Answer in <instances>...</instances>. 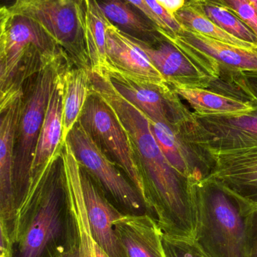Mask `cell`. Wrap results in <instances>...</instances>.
<instances>
[{
	"label": "cell",
	"instance_id": "20",
	"mask_svg": "<svg viewBox=\"0 0 257 257\" xmlns=\"http://www.w3.org/2000/svg\"><path fill=\"white\" fill-rule=\"evenodd\" d=\"M63 139L79 120L81 111L91 93L90 69L68 66L63 75Z\"/></svg>",
	"mask_w": 257,
	"mask_h": 257
},
{
	"label": "cell",
	"instance_id": "19",
	"mask_svg": "<svg viewBox=\"0 0 257 257\" xmlns=\"http://www.w3.org/2000/svg\"><path fill=\"white\" fill-rule=\"evenodd\" d=\"M127 257H165L162 231L151 216H123L114 223Z\"/></svg>",
	"mask_w": 257,
	"mask_h": 257
},
{
	"label": "cell",
	"instance_id": "35",
	"mask_svg": "<svg viewBox=\"0 0 257 257\" xmlns=\"http://www.w3.org/2000/svg\"><path fill=\"white\" fill-rule=\"evenodd\" d=\"M0 257H10V245L0 220Z\"/></svg>",
	"mask_w": 257,
	"mask_h": 257
},
{
	"label": "cell",
	"instance_id": "31",
	"mask_svg": "<svg viewBox=\"0 0 257 257\" xmlns=\"http://www.w3.org/2000/svg\"><path fill=\"white\" fill-rule=\"evenodd\" d=\"M247 250L249 257H257V208L249 214L247 221Z\"/></svg>",
	"mask_w": 257,
	"mask_h": 257
},
{
	"label": "cell",
	"instance_id": "23",
	"mask_svg": "<svg viewBox=\"0 0 257 257\" xmlns=\"http://www.w3.org/2000/svg\"><path fill=\"white\" fill-rule=\"evenodd\" d=\"M99 5L108 21L120 30L128 31L127 34L140 39L148 37L155 42L161 39L157 26L136 12L125 0H101Z\"/></svg>",
	"mask_w": 257,
	"mask_h": 257
},
{
	"label": "cell",
	"instance_id": "15",
	"mask_svg": "<svg viewBox=\"0 0 257 257\" xmlns=\"http://www.w3.org/2000/svg\"><path fill=\"white\" fill-rule=\"evenodd\" d=\"M80 178L90 232L95 242L109 257H127L114 226L116 220L123 216L111 205L97 183L81 167Z\"/></svg>",
	"mask_w": 257,
	"mask_h": 257
},
{
	"label": "cell",
	"instance_id": "2",
	"mask_svg": "<svg viewBox=\"0 0 257 257\" xmlns=\"http://www.w3.org/2000/svg\"><path fill=\"white\" fill-rule=\"evenodd\" d=\"M78 243L60 152L30 188L20 211L10 257H75Z\"/></svg>",
	"mask_w": 257,
	"mask_h": 257
},
{
	"label": "cell",
	"instance_id": "18",
	"mask_svg": "<svg viewBox=\"0 0 257 257\" xmlns=\"http://www.w3.org/2000/svg\"><path fill=\"white\" fill-rule=\"evenodd\" d=\"M68 66L57 77L50 97L32 164L30 188L37 182L51 160L61 152L64 145L63 139V75Z\"/></svg>",
	"mask_w": 257,
	"mask_h": 257
},
{
	"label": "cell",
	"instance_id": "22",
	"mask_svg": "<svg viewBox=\"0 0 257 257\" xmlns=\"http://www.w3.org/2000/svg\"><path fill=\"white\" fill-rule=\"evenodd\" d=\"M84 1V34L90 60V70L100 72L108 67L106 29L108 18L99 7L98 0Z\"/></svg>",
	"mask_w": 257,
	"mask_h": 257
},
{
	"label": "cell",
	"instance_id": "1",
	"mask_svg": "<svg viewBox=\"0 0 257 257\" xmlns=\"http://www.w3.org/2000/svg\"><path fill=\"white\" fill-rule=\"evenodd\" d=\"M91 88L112 108L128 139L144 179L145 202L162 233L194 238V184L169 164L151 130L146 114L125 99L102 72L90 70Z\"/></svg>",
	"mask_w": 257,
	"mask_h": 257
},
{
	"label": "cell",
	"instance_id": "10",
	"mask_svg": "<svg viewBox=\"0 0 257 257\" xmlns=\"http://www.w3.org/2000/svg\"><path fill=\"white\" fill-rule=\"evenodd\" d=\"M161 39L154 46L131 36L172 88H209L215 81L205 62L191 47L174 34L157 27Z\"/></svg>",
	"mask_w": 257,
	"mask_h": 257
},
{
	"label": "cell",
	"instance_id": "17",
	"mask_svg": "<svg viewBox=\"0 0 257 257\" xmlns=\"http://www.w3.org/2000/svg\"><path fill=\"white\" fill-rule=\"evenodd\" d=\"M174 35L205 57L220 72V76L257 72V49L235 46L184 28Z\"/></svg>",
	"mask_w": 257,
	"mask_h": 257
},
{
	"label": "cell",
	"instance_id": "28",
	"mask_svg": "<svg viewBox=\"0 0 257 257\" xmlns=\"http://www.w3.org/2000/svg\"><path fill=\"white\" fill-rule=\"evenodd\" d=\"M233 12L257 37V10L247 0H214Z\"/></svg>",
	"mask_w": 257,
	"mask_h": 257
},
{
	"label": "cell",
	"instance_id": "6",
	"mask_svg": "<svg viewBox=\"0 0 257 257\" xmlns=\"http://www.w3.org/2000/svg\"><path fill=\"white\" fill-rule=\"evenodd\" d=\"M66 142L80 167L94 179L105 198L120 214H148L153 217L137 189L127 177H124L117 165L98 147L79 122L69 132Z\"/></svg>",
	"mask_w": 257,
	"mask_h": 257
},
{
	"label": "cell",
	"instance_id": "16",
	"mask_svg": "<svg viewBox=\"0 0 257 257\" xmlns=\"http://www.w3.org/2000/svg\"><path fill=\"white\" fill-rule=\"evenodd\" d=\"M106 53L108 66L130 78L157 85L168 84L131 36L111 22L106 29Z\"/></svg>",
	"mask_w": 257,
	"mask_h": 257
},
{
	"label": "cell",
	"instance_id": "3",
	"mask_svg": "<svg viewBox=\"0 0 257 257\" xmlns=\"http://www.w3.org/2000/svg\"><path fill=\"white\" fill-rule=\"evenodd\" d=\"M194 238L208 257H249L247 221L252 208L205 178L194 184Z\"/></svg>",
	"mask_w": 257,
	"mask_h": 257
},
{
	"label": "cell",
	"instance_id": "8",
	"mask_svg": "<svg viewBox=\"0 0 257 257\" xmlns=\"http://www.w3.org/2000/svg\"><path fill=\"white\" fill-rule=\"evenodd\" d=\"M78 122L124 172L145 202V183L127 133L112 108L92 88Z\"/></svg>",
	"mask_w": 257,
	"mask_h": 257
},
{
	"label": "cell",
	"instance_id": "14",
	"mask_svg": "<svg viewBox=\"0 0 257 257\" xmlns=\"http://www.w3.org/2000/svg\"><path fill=\"white\" fill-rule=\"evenodd\" d=\"M21 108V96L0 117V220L9 245L16 236L20 211L13 182V143Z\"/></svg>",
	"mask_w": 257,
	"mask_h": 257
},
{
	"label": "cell",
	"instance_id": "27",
	"mask_svg": "<svg viewBox=\"0 0 257 257\" xmlns=\"http://www.w3.org/2000/svg\"><path fill=\"white\" fill-rule=\"evenodd\" d=\"M161 244L165 257H208L192 239L162 234Z\"/></svg>",
	"mask_w": 257,
	"mask_h": 257
},
{
	"label": "cell",
	"instance_id": "21",
	"mask_svg": "<svg viewBox=\"0 0 257 257\" xmlns=\"http://www.w3.org/2000/svg\"><path fill=\"white\" fill-rule=\"evenodd\" d=\"M181 98L200 115L237 114L247 112L255 105L249 101L238 99L211 89L172 88Z\"/></svg>",
	"mask_w": 257,
	"mask_h": 257
},
{
	"label": "cell",
	"instance_id": "33",
	"mask_svg": "<svg viewBox=\"0 0 257 257\" xmlns=\"http://www.w3.org/2000/svg\"><path fill=\"white\" fill-rule=\"evenodd\" d=\"M10 12L6 6H0V56L6 51V29Z\"/></svg>",
	"mask_w": 257,
	"mask_h": 257
},
{
	"label": "cell",
	"instance_id": "7",
	"mask_svg": "<svg viewBox=\"0 0 257 257\" xmlns=\"http://www.w3.org/2000/svg\"><path fill=\"white\" fill-rule=\"evenodd\" d=\"M11 15L33 20L63 50L71 63L90 69L84 34L83 0H15Z\"/></svg>",
	"mask_w": 257,
	"mask_h": 257
},
{
	"label": "cell",
	"instance_id": "25",
	"mask_svg": "<svg viewBox=\"0 0 257 257\" xmlns=\"http://www.w3.org/2000/svg\"><path fill=\"white\" fill-rule=\"evenodd\" d=\"M174 18L183 28L235 46L257 49L255 45L239 40L217 27L203 14L201 13L192 3H187L184 7L180 9L175 14Z\"/></svg>",
	"mask_w": 257,
	"mask_h": 257
},
{
	"label": "cell",
	"instance_id": "32",
	"mask_svg": "<svg viewBox=\"0 0 257 257\" xmlns=\"http://www.w3.org/2000/svg\"><path fill=\"white\" fill-rule=\"evenodd\" d=\"M125 1L127 2L131 6L138 9L139 12H141L145 18H148L151 22H152L154 25L157 26L158 28L166 30L163 23L151 12V9L148 7L145 0H125Z\"/></svg>",
	"mask_w": 257,
	"mask_h": 257
},
{
	"label": "cell",
	"instance_id": "26",
	"mask_svg": "<svg viewBox=\"0 0 257 257\" xmlns=\"http://www.w3.org/2000/svg\"><path fill=\"white\" fill-rule=\"evenodd\" d=\"M215 83V89L218 91L257 105V72L222 75Z\"/></svg>",
	"mask_w": 257,
	"mask_h": 257
},
{
	"label": "cell",
	"instance_id": "34",
	"mask_svg": "<svg viewBox=\"0 0 257 257\" xmlns=\"http://www.w3.org/2000/svg\"><path fill=\"white\" fill-rule=\"evenodd\" d=\"M168 13L174 17L177 12L189 3L188 0H156Z\"/></svg>",
	"mask_w": 257,
	"mask_h": 257
},
{
	"label": "cell",
	"instance_id": "38",
	"mask_svg": "<svg viewBox=\"0 0 257 257\" xmlns=\"http://www.w3.org/2000/svg\"><path fill=\"white\" fill-rule=\"evenodd\" d=\"M196 1H198V0H188L189 3H195Z\"/></svg>",
	"mask_w": 257,
	"mask_h": 257
},
{
	"label": "cell",
	"instance_id": "12",
	"mask_svg": "<svg viewBox=\"0 0 257 257\" xmlns=\"http://www.w3.org/2000/svg\"><path fill=\"white\" fill-rule=\"evenodd\" d=\"M213 167L207 178L231 194L257 208V145L236 151L210 154Z\"/></svg>",
	"mask_w": 257,
	"mask_h": 257
},
{
	"label": "cell",
	"instance_id": "36",
	"mask_svg": "<svg viewBox=\"0 0 257 257\" xmlns=\"http://www.w3.org/2000/svg\"><path fill=\"white\" fill-rule=\"evenodd\" d=\"M95 247H96V257H109L106 254V253H105V252L104 251V250H102V249L97 244H96V243Z\"/></svg>",
	"mask_w": 257,
	"mask_h": 257
},
{
	"label": "cell",
	"instance_id": "37",
	"mask_svg": "<svg viewBox=\"0 0 257 257\" xmlns=\"http://www.w3.org/2000/svg\"><path fill=\"white\" fill-rule=\"evenodd\" d=\"M257 10V0H247Z\"/></svg>",
	"mask_w": 257,
	"mask_h": 257
},
{
	"label": "cell",
	"instance_id": "29",
	"mask_svg": "<svg viewBox=\"0 0 257 257\" xmlns=\"http://www.w3.org/2000/svg\"><path fill=\"white\" fill-rule=\"evenodd\" d=\"M145 1L151 12L163 23L166 29L165 31L171 34H177L182 30L183 27L180 25L175 18L170 14L168 13L156 0H145Z\"/></svg>",
	"mask_w": 257,
	"mask_h": 257
},
{
	"label": "cell",
	"instance_id": "24",
	"mask_svg": "<svg viewBox=\"0 0 257 257\" xmlns=\"http://www.w3.org/2000/svg\"><path fill=\"white\" fill-rule=\"evenodd\" d=\"M192 4L226 33L257 47L254 33L227 8L214 0H198Z\"/></svg>",
	"mask_w": 257,
	"mask_h": 257
},
{
	"label": "cell",
	"instance_id": "30",
	"mask_svg": "<svg viewBox=\"0 0 257 257\" xmlns=\"http://www.w3.org/2000/svg\"><path fill=\"white\" fill-rule=\"evenodd\" d=\"M21 95L16 94L8 87L5 77L4 53L0 56V117Z\"/></svg>",
	"mask_w": 257,
	"mask_h": 257
},
{
	"label": "cell",
	"instance_id": "13",
	"mask_svg": "<svg viewBox=\"0 0 257 257\" xmlns=\"http://www.w3.org/2000/svg\"><path fill=\"white\" fill-rule=\"evenodd\" d=\"M148 120L162 152L181 178L196 183L209 175L213 163L206 153L187 142L181 131L172 125L161 120Z\"/></svg>",
	"mask_w": 257,
	"mask_h": 257
},
{
	"label": "cell",
	"instance_id": "11",
	"mask_svg": "<svg viewBox=\"0 0 257 257\" xmlns=\"http://www.w3.org/2000/svg\"><path fill=\"white\" fill-rule=\"evenodd\" d=\"M100 72L106 75L114 88L125 99L142 110L148 118L166 122L174 126L184 120L190 111L168 84L143 82L111 66Z\"/></svg>",
	"mask_w": 257,
	"mask_h": 257
},
{
	"label": "cell",
	"instance_id": "4",
	"mask_svg": "<svg viewBox=\"0 0 257 257\" xmlns=\"http://www.w3.org/2000/svg\"><path fill=\"white\" fill-rule=\"evenodd\" d=\"M72 64L67 57L44 68L24 83L13 143V182L19 211L30 190L31 167L50 97L60 72Z\"/></svg>",
	"mask_w": 257,
	"mask_h": 257
},
{
	"label": "cell",
	"instance_id": "5",
	"mask_svg": "<svg viewBox=\"0 0 257 257\" xmlns=\"http://www.w3.org/2000/svg\"><path fill=\"white\" fill-rule=\"evenodd\" d=\"M65 57H68L66 53L37 23L10 14L6 29L5 77L12 92L21 95L27 79Z\"/></svg>",
	"mask_w": 257,
	"mask_h": 257
},
{
	"label": "cell",
	"instance_id": "9",
	"mask_svg": "<svg viewBox=\"0 0 257 257\" xmlns=\"http://www.w3.org/2000/svg\"><path fill=\"white\" fill-rule=\"evenodd\" d=\"M181 131L190 143L209 157L215 153L256 146L257 105L242 114L200 115L192 112Z\"/></svg>",
	"mask_w": 257,
	"mask_h": 257
}]
</instances>
